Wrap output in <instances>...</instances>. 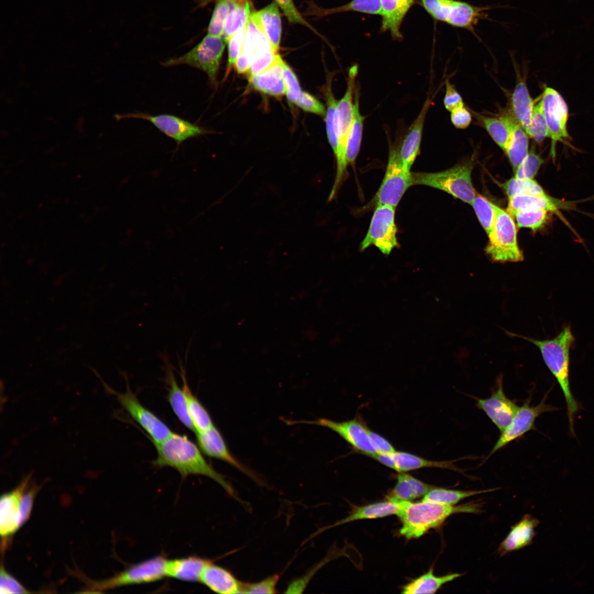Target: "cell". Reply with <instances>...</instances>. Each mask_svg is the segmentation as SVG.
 I'll return each mask as SVG.
<instances>
[{
  "mask_svg": "<svg viewBox=\"0 0 594 594\" xmlns=\"http://www.w3.org/2000/svg\"><path fill=\"white\" fill-rule=\"evenodd\" d=\"M462 14L461 3L436 2L417 52L416 68L444 73L450 44Z\"/></svg>",
  "mask_w": 594,
  "mask_h": 594,
  "instance_id": "8992f818",
  "label": "cell"
},
{
  "mask_svg": "<svg viewBox=\"0 0 594 594\" xmlns=\"http://www.w3.org/2000/svg\"><path fill=\"white\" fill-rule=\"evenodd\" d=\"M462 14L453 34L444 74L452 86L479 58L492 52L502 31L501 9L493 0L461 3Z\"/></svg>",
  "mask_w": 594,
  "mask_h": 594,
  "instance_id": "5b68a950",
  "label": "cell"
},
{
  "mask_svg": "<svg viewBox=\"0 0 594 594\" xmlns=\"http://www.w3.org/2000/svg\"><path fill=\"white\" fill-rule=\"evenodd\" d=\"M565 154L574 199L581 208H591L594 202V153L570 123L565 130Z\"/></svg>",
  "mask_w": 594,
  "mask_h": 594,
  "instance_id": "9c48e42d",
  "label": "cell"
},
{
  "mask_svg": "<svg viewBox=\"0 0 594 594\" xmlns=\"http://www.w3.org/2000/svg\"><path fill=\"white\" fill-rule=\"evenodd\" d=\"M568 124L561 116L528 143L495 154L503 174L515 183L548 194L571 189L572 176L565 154Z\"/></svg>",
  "mask_w": 594,
  "mask_h": 594,
  "instance_id": "3957f363",
  "label": "cell"
},
{
  "mask_svg": "<svg viewBox=\"0 0 594 594\" xmlns=\"http://www.w3.org/2000/svg\"><path fill=\"white\" fill-rule=\"evenodd\" d=\"M242 235H265L295 241L323 265L346 278L354 290L377 277L397 274L420 265L408 254L338 228L306 231L284 224H272L250 229Z\"/></svg>",
  "mask_w": 594,
  "mask_h": 594,
  "instance_id": "7a4b0ae2",
  "label": "cell"
},
{
  "mask_svg": "<svg viewBox=\"0 0 594 594\" xmlns=\"http://www.w3.org/2000/svg\"><path fill=\"white\" fill-rule=\"evenodd\" d=\"M553 8L562 15L576 41L586 46H594V18L584 0H550Z\"/></svg>",
  "mask_w": 594,
  "mask_h": 594,
  "instance_id": "30bf717a",
  "label": "cell"
},
{
  "mask_svg": "<svg viewBox=\"0 0 594 594\" xmlns=\"http://www.w3.org/2000/svg\"><path fill=\"white\" fill-rule=\"evenodd\" d=\"M494 50L471 65L459 77L455 84V121L452 133L450 155H453L464 134L469 132L472 122L483 103L488 84Z\"/></svg>",
  "mask_w": 594,
  "mask_h": 594,
  "instance_id": "52a82bcc",
  "label": "cell"
},
{
  "mask_svg": "<svg viewBox=\"0 0 594 594\" xmlns=\"http://www.w3.org/2000/svg\"><path fill=\"white\" fill-rule=\"evenodd\" d=\"M444 73L415 68L399 86L365 111L323 125L328 133L372 129L395 136L415 151L421 168L435 172V152L451 91Z\"/></svg>",
  "mask_w": 594,
  "mask_h": 594,
  "instance_id": "6da1fadb",
  "label": "cell"
},
{
  "mask_svg": "<svg viewBox=\"0 0 594 594\" xmlns=\"http://www.w3.org/2000/svg\"><path fill=\"white\" fill-rule=\"evenodd\" d=\"M538 80L547 102L556 106L562 76L563 50L560 25L548 3L527 18L504 25Z\"/></svg>",
  "mask_w": 594,
  "mask_h": 594,
  "instance_id": "277c9868",
  "label": "cell"
},
{
  "mask_svg": "<svg viewBox=\"0 0 594 594\" xmlns=\"http://www.w3.org/2000/svg\"><path fill=\"white\" fill-rule=\"evenodd\" d=\"M428 0H396V10L400 13H406L413 9H415L417 6H419L422 2H426ZM436 2L439 1H455L459 3H485L492 0H433Z\"/></svg>",
  "mask_w": 594,
  "mask_h": 594,
  "instance_id": "8fae6325",
  "label": "cell"
},
{
  "mask_svg": "<svg viewBox=\"0 0 594 594\" xmlns=\"http://www.w3.org/2000/svg\"><path fill=\"white\" fill-rule=\"evenodd\" d=\"M590 209H592V210L594 211V202L592 204V206H591V208H590Z\"/></svg>",
  "mask_w": 594,
  "mask_h": 594,
  "instance_id": "7c38bea8",
  "label": "cell"
},
{
  "mask_svg": "<svg viewBox=\"0 0 594 594\" xmlns=\"http://www.w3.org/2000/svg\"><path fill=\"white\" fill-rule=\"evenodd\" d=\"M561 111L546 100L531 103L512 113L495 143V154L517 148L534 140L560 117Z\"/></svg>",
  "mask_w": 594,
  "mask_h": 594,
  "instance_id": "ba28073f",
  "label": "cell"
}]
</instances>
